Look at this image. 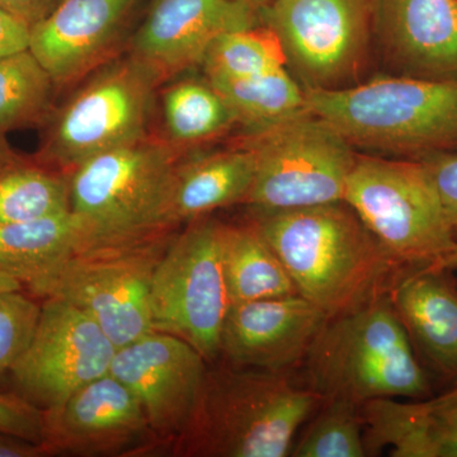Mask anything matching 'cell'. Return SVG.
Segmentation results:
<instances>
[{
  "mask_svg": "<svg viewBox=\"0 0 457 457\" xmlns=\"http://www.w3.org/2000/svg\"><path fill=\"white\" fill-rule=\"evenodd\" d=\"M117 347L86 312L44 299L29 347L11 371L17 394L47 411L110 374Z\"/></svg>",
  "mask_w": 457,
  "mask_h": 457,
  "instance_id": "7c38bea8",
  "label": "cell"
},
{
  "mask_svg": "<svg viewBox=\"0 0 457 457\" xmlns=\"http://www.w3.org/2000/svg\"><path fill=\"white\" fill-rule=\"evenodd\" d=\"M47 451L40 444L0 432V457H42Z\"/></svg>",
  "mask_w": 457,
  "mask_h": 457,
  "instance_id": "e575fe53",
  "label": "cell"
},
{
  "mask_svg": "<svg viewBox=\"0 0 457 457\" xmlns=\"http://www.w3.org/2000/svg\"><path fill=\"white\" fill-rule=\"evenodd\" d=\"M328 319L299 294L230 303L220 357L236 368L287 372L303 362Z\"/></svg>",
  "mask_w": 457,
  "mask_h": 457,
  "instance_id": "e0dca14e",
  "label": "cell"
},
{
  "mask_svg": "<svg viewBox=\"0 0 457 457\" xmlns=\"http://www.w3.org/2000/svg\"><path fill=\"white\" fill-rule=\"evenodd\" d=\"M59 0H0V7L22 18L32 27L53 11Z\"/></svg>",
  "mask_w": 457,
  "mask_h": 457,
  "instance_id": "836d02e7",
  "label": "cell"
},
{
  "mask_svg": "<svg viewBox=\"0 0 457 457\" xmlns=\"http://www.w3.org/2000/svg\"><path fill=\"white\" fill-rule=\"evenodd\" d=\"M209 80L239 79L286 68L278 37L267 27L222 33L210 45L200 64Z\"/></svg>",
  "mask_w": 457,
  "mask_h": 457,
  "instance_id": "83f0119b",
  "label": "cell"
},
{
  "mask_svg": "<svg viewBox=\"0 0 457 457\" xmlns=\"http://www.w3.org/2000/svg\"><path fill=\"white\" fill-rule=\"evenodd\" d=\"M0 432L18 436L36 444H44V409L38 408L20 394L0 392Z\"/></svg>",
  "mask_w": 457,
  "mask_h": 457,
  "instance_id": "4dcf8cb0",
  "label": "cell"
},
{
  "mask_svg": "<svg viewBox=\"0 0 457 457\" xmlns=\"http://www.w3.org/2000/svg\"><path fill=\"white\" fill-rule=\"evenodd\" d=\"M361 413L368 456L457 457V380L433 398L370 400Z\"/></svg>",
  "mask_w": 457,
  "mask_h": 457,
  "instance_id": "d6986e66",
  "label": "cell"
},
{
  "mask_svg": "<svg viewBox=\"0 0 457 457\" xmlns=\"http://www.w3.org/2000/svg\"><path fill=\"white\" fill-rule=\"evenodd\" d=\"M13 290H23L22 285L16 279L12 278L7 273L0 270V293H5V291Z\"/></svg>",
  "mask_w": 457,
  "mask_h": 457,
  "instance_id": "8d00e7d4",
  "label": "cell"
},
{
  "mask_svg": "<svg viewBox=\"0 0 457 457\" xmlns=\"http://www.w3.org/2000/svg\"><path fill=\"white\" fill-rule=\"evenodd\" d=\"M422 162L428 168L447 220L457 237V153L431 156Z\"/></svg>",
  "mask_w": 457,
  "mask_h": 457,
  "instance_id": "1f68e13d",
  "label": "cell"
},
{
  "mask_svg": "<svg viewBox=\"0 0 457 457\" xmlns=\"http://www.w3.org/2000/svg\"><path fill=\"white\" fill-rule=\"evenodd\" d=\"M186 155L163 137L147 135L69 171L71 212L89 228L87 249L163 236L170 228L167 209L174 170Z\"/></svg>",
  "mask_w": 457,
  "mask_h": 457,
  "instance_id": "5b68a950",
  "label": "cell"
},
{
  "mask_svg": "<svg viewBox=\"0 0 457 457\" xmlns=\"http://www.w3.org/2000/svg\"><path fill=\"white\" fill-rule=\"evenodd\" d=\"M311 112L359 154L425 161L457 153V79L372 75L337 92H305Z\"/></svg>",
  "mask_w": 457,
  "mask_h": 457,
  "instance_id": "3957f363",
  "label": "cell"
},
{
  "mask_svg": "<svg viewBox=\"0 0 457 457\" xmlns=\"http://www.w3.org/2000/svg\"><path fill=\"white\" fill-rule=\"evenodd\" d=\"M210 82L227 99L245 134L266 130L308 110L305 90L287 68Z\"/></svg>",
  "mask_w": 457,
  "mask_h": 457,
  "instance_id": "d4e9b609",
  "label": "cell"
},
{
  "mask_svg": "<svg viewBox=\"0 0 457 457\" xmlns=\"http://www.w3.org/2000/svg\"><path fill=\"white\" fill-rule=\"evenodd\" d=\"M237 2L243 3V4L248 5V7L253 8L254 11H261L262 8L269 5L273 0H237Z\"/></svg>",
  "mask_w": 457,
  "mask_h": 457,
  "instance_id": "74e56055",
  "label": "cell"
},
{
  "mask_svg": "<svg viewBox=\"0 0 457 457\" xmlns=\"http://www.w3.org/2000/svg\"><path fill=\"white\" fill-rule=\"evenodd\" d=\"M294 457H365L361 405L324 399L314 420L291 450Z\"/></svg>",
  "mask_w": 457,
  "mask_h": 457,
  "instance_id": "f1b7e54d",
  "label": "cell"
},
{
  "mask_svg": "<svg viewBox=\"0 0 457 457\" xmlns=\"http://www.w3.org/2000/svg\"><path fill=\"white\" fill-rule=\"evenodd\" d=\"M89 242L88 225L71 210L0 225V270L25 290L60 262L88 248Z\"/></svg>",
  "mask_w": 457,
  "mask_h": 457,
  "instance_id": "7402d4cb",
  "label": "cell"
},
{
  "mask_svg": "<svg viewBox=\"0 0 457 457\" xmlns=\"http://www.w3.org/2000/svg\"><path fill=\"white\" fill-rule=\"evenodd\" d=\"M139 0H59L32 27L29 50L57 90L86 79L113 59Z\"/></svg>",
  "mask_w": 457,
  "mask_h": 457,
  "instance_id": "ac0fdd59",
  "label": "cell"
},
{
  "mask_svg": "<svg viewBox=\"0 0 457 457\" xmlns=\"http://www.w3.org/2000/svg\"><path fill=\"white\" fill-rule=\"evenodd\" d=\"M370 7L378 74L457 79V0H370Z\"/></svg>",
  "mask_w": 457,
  "mask_h": 457,
  "instance_id": "9a60e30c",
  "label": "cell"
},
{
  "mask_svg": "<svg viewBox=\"0 0 457 457\" xmlns=\"http://www.w3.org/2000/svg\"><path fill=\"white\" fill-rule=\"evenodd\" d=\"M32 26L0 7V59L29 49Z\"/></svg>",
  "mask_w": 457,
  "mask_h": 457,
  "instance_id": "d6a6232c",
  "label": "cell"
},
{
  "mask_svg": "<svg viewBox=\"0 0 457 457\" xmlns=\"http://www.w3.org/2000/svg\"><path fill=\"white\" fill-rule=\"evenodd\" d=\"M447 273L407 270L389 297L413 348L438 374L457 380V288Z\"/></svg>",
  "mask_w": 457,
  "mask_h": 457,
  "instance_id": "ffe728a7",
  "label": "cell"
},
{
  "mask_svg": "<svg viewBox=\"0 0 457 457\" xmlns=\"http://www.w3.org/2000/svg\"><path fill=\"white\" fill-rule=\"evenodd\" d=\"M296 293L333 318L389 294L407 270L345 203L252 213Z\"/></svg>",
  "mask_w": 457,
  "mask_h": 457,
  "instance_id": "6da1fadb",
  "label": "cell"
},
{
  "mask_svg": "<svg viewBox=\"0 0 457 457\" xmlns=\"http://www.w3.org/2000/svg\"><path fill=\"white\" fill-rule=\"evenodd\" d=\"M258 18L305 92H337L372 77L370 0H273Z\"/></svg>",
  "mask_w": 457,
  "mask_h": 457,
  "instance_id": "9c48e42d",
  "label": "cell"
},
{
  "mask_svg": "<svg viewBox=\"0 0 457 457\" xmlns=\"http://www.w3.org/2000/svg\"><path fill=\"white\" fill-rule=\"evenodd\" d=\"M57 88L31 50L0 59V134L44 125Z\"/></svg>",
  "mask_w": 457,
  "mask_h": 457,
  "instance_id": "4316f807",
  "label": "cell"
},
{
  "mask_svg": "<svg viewBox=\"0 0 457 457\" xmlns=\"http://www.w3.org/2000/svg\"><path fill=\"white\" fill-rule=\"evenodd\" d=\"M242 137L255 159L245 204L252 213L342 203L357 153L318 114L306 110Z\"/></svg>",
  "mask_w": 457,
  "mask_h": 457,
  "instance_id": "ba28073f",
  "label": "cell"
},
{
  "mask_svg": "<svg viewBox=\"0 0 457 457\" xmlns=\"http://www.w3.org/2000/svg\"><path fill=\"white\" fill-rule=\"evenodd\" d=\"M54 108L36 161L65 173L92 156L149 134L158 83L130 55L113 57Z\"/></svg>",
  "mask_w": 457,
  "mask_h": 457,
  "instance_id": "52a82bcc",
  "label": "cell"
},
{
  "mask_svg": "<svg viewBox=\"0 0 457 457\" xmlns=\"http://www.w3.org/2000/svg\"><path fill=\"white\" fill-rule=\"evenodd\" d=\"M221 260L231 303L297 294L281 260L252 221L224 224Z\"/></svg>",
  "mask_w": 457,
  "mask_h": 457,
  "instance_id": "cb8c5ba5",
  "label": "cell"
},
{
  "mask_svg": "<svg viewBox=\"0 0 457 457\" xmlns=\"http://www.w3.org/2000/svg\"><path fill=\"white\" fill-rule=\"evenodd\" d=\"M457 270V252L453 255V261H451L449 270Z\"/></svg>",
  "mask_w": 457,
  "mask_h": 457,
  "instance_id": "f35d334b",
  "label": "cell"
},
{
  "mask_svg": "<svg viewBox=\"0 0 457 457\" xmlns=\"http://www.w3.org/2000/svg\"><path fill=\"white\" fill-rule=\"evenodd\" d=\"M224 224L201 218L170 240L150 284L153 330L189 343L207 363L220 357L230 297L221 260Z\"/></svg>",
  "mask_w": 457,
  "mask_h": 457,
  "instance_id": "8fae6325",
  "label": "cell"
},
{
  "mask_svg": "<svg viewBox=\"0 0 457 457\" xmlns=\"http://www.w3.org/2000/svg\"><path fill=\"white\" fill-rule=\"evenodd\" d=\"M309 389L357 405L375 399H423L429 381L389 294L329 318L303 361Z\"/></svg>",
  "mask_w": 457,
  "mask_h": 457,
  "instance_id": "277c9868",
  "label": "cell"
},
{
  "mask_svg": "<svg viewBox=\"0 0 457 457\" xmlns=\"http://www.w3.org/2000/svg\"><path fill=\"white\" fill-rule=\"evenodd\" d=\"M209 363L189 343L152 330L117 348L110 374L140 403L161 445H170L187 425Z\"/></svg>",
  "mask_w": 457,
  "mask_h": 457,
  "instance_id": "4fadbf2b",
  "label": "cell"
},
{
  "mask_svg": "<svg viewBox=\"0 0 457 457\" xmlns=\"http://www.w3.org/2000/svg\"><path fill=\"white\" fill-rule=\"evenodd\" d=\"M161 95L162 137L187 154L237 128L227 99L204 75L179 78Z\"/></svg>",
  "mask_w": 457,
  "mask_h": 457,
  "instance_id": "603a6c76",
  "label": "cell"
},
{
  "mask_svg": "<svg viewBox=\"0 0 457 457\" xmlns=\"http://www.w3.org/2000/svg\"><path fill=\"white\" fill-rule=\"evenodd\" d=\"M323 398L286 372L207 368L194 411L171 442L179 457H286Z\"/></svg>",
  "mask_w": 457,
  "mask_h": 457,
  "instance_id": "7a4b0ae2",
  "label": "cell"
},
{
  "mask_svg": "<svg viewBox=\"0 0 457 457\" xmlns=\"http://www.w3.org/2000/svg\"><path fill=\"white\" fill-rule=\"evenodd\" d=\"M47 455L131 456L159 441L134 394L107 374L45 411Z\"/></svg>",
  "mask_w": 457,
  "mask_h": 457,
  "instance_id": "5bb4252c",
  "label": "cell"
},
{
  "mask_svg": "<svg viewBox=\"0 0 457 457\" xmlns=\"http://www.w3.org/2000/svg\"><path fill=\"white\" fill-rule=\"evenodd\" d=\"M22 156L12 147L5 135L0 134V170L20 161Z\"/></svg>",
  "mask_w": 457,
  "mask_h": 457,
  "instance_id": "d590c367",
  "label": "cell"
},
{
  "mask_svg": "<svg viewBox=\"0 0 457 457\" xmlns=\"http://www.w3.org/2000/svg\"><path fill=\"white\" fill-rule=\"evenodd\" d=\"M257 25L258 12L237 0H155L132 36L129 55L161 86L200 66L222 33Z\"/></svg>",
  "mask_w": 457,
  "mask_h": 457,
  "instance_id": "2e32d148",
  "label": "cell"
},
{
  "mask_svg": "<svg viewBox=\"0 0 457 457\" xmlns=\"http://www.w3.org/2000/svg\"><path fill=\"white\" fill-rule=\"evenodd\" d=\"M69 174L33 156L0 170V225L16 224L69 212Z\"/></svg>",
  "mask_w": 457,
  "mask_h": 457,
  "instance_id": "484cf974",
  "label": "cell"
},
{
  "mask_svg": "<svg viewBox=\"0 0 457 457\" xmlns=\"http://www.w3.org/2000/svg\"><path fill=\"white\" fill-rule=\"evenodd\" d=\"M170 240L78 252L25 288L36 299H57L89 315L117 348L152 332L150 284Z\"/></svg>",
  "mask_w": 457,
  "mask_h": 457,
  "instance_id": "30bf717a",
  "label": "cell"
},
{
  "mask_svg": "<svg viewBox=\"0 0 457 457\" xmlns=\"http://www.w3.org/2000/svg\"><path fill=\"white\" fill-rule=\"evenodd\" d=\"M254 168L253 149L242 137L224 149L183 156L171 180L167 209L170 228L206 218L233 204H245Z\"/></svg>",
  "mask_w": 457,
  "mask_h": 457,
  "instance_id": "44dd1931",
  "label": "cell"
},
{
  "mask_svg": "<svg viewBox=\"0 0 457 457\" xmlns=\"http://www.w3.org/2000/svg\"><path fill=\"white\" fill-rule=\"evenodd\" d=\"M40 314L41 303L25 290L0 293V380L25 353Z\"/></svg>",
  "mask_w": 457,
  "mask_h": 457,
  "instance_id": "f546056e",
  "label": "cell"
},
{
  "mask_svg": "<svg viewBox=\"0 0 457 457\" xmlns=\"http://www.w3.org/2000/svg\"><path fill=\"white\" fill-rule=\"evenodd\" d=\"M343 203L405 270L450 272L457 237L422 161L357 153Z\"/></svg>",
  "mask_w": 457,
  "mask_h": 457,
  "instance_id": "8992f818",
  "label": "cell"
}]
</instances>
